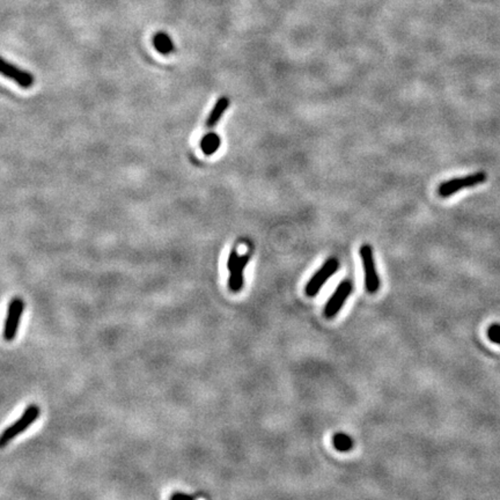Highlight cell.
<instances>
[{"instance_id": "6da1fadb", "label": "cell", "mask_w": 500, "mask_h": 500, "mask_svg": "<svg viewBox=\"0 0 500 500\" xmlns=\"http://www.w3.org/2000/svg\"><path fill=\"white\" fill-rule=\"evenodd\" d=\"M41 415V408L36 404H31L24 410V413L21 415L20 418L10 424V426L6 427L5 430L0 433V449L6 447L10 441L15 439L19 434L22 433L24 431L31 427V424L35 423L38 419V417Z\"/></svg>"}, {"instance_id": "7a4b0ae2", "label": "cell", "mask_w": 500, "mask_h": 500, "mask_svg": "<svg viewBox=\"0 0 500 500\" xmlns=\"http://www.w3.org/2000/svg\"><path fill=\"white\" fill-rule=\"evenodd\" d=\"M488 175L485 172H477V173L469 174L467 176L456 177L451 180L446 181L438 188V194L441 198H448L456 194L458 191L469 189V188L477 187L479 184L484 183Z\"/></svg>"}, {"instance_id": "3957f363", "label": "cell", "mask_w": 500, "mask_h": 500, "mask_svg": "<svg viewBox=\"0 0 500 500\" xmlns=\"http://www.w3.org/2000/svg\"><path fill=\"white\" fill-rule=\"evenodd\" d=\"M248 262H249L248 255L240 256L238 250H231L228 260H227V269L229 271V291L238 293L242 290L243 284H244V269H246Z\"/></svg>"}, {"instance_id": "277c9868", "label": "cell", "mask_w": 500, "mask_h": 500, "mask_svg": "<svg viewBox=\"0 0 500 500\" xmlns=\"http://www.w3.org/2000/svg\"><path fill=\"white\" fill-rule=\"evenodd\" d=\"M24 301L21 298H13L8 303L6 319L3 324V337L6 342H12L17 336L24 315Z\"/></svg>"}, {"instance_id": "5b68a950", "label": "cell", "mask_w": 500, "mask_h": 500, "mask_svg": "<svg viewBox=\"0 0 500 500\" xmlns=\"http://www.w3.org/2000/svg\"><path fill=\"white\" fill-rule=\"evenodd\" d=\"M361 262L364 267L365 272V288L368 293H375L380 288V279H378L376 267H375L374 255L371 246L364 244L359 250Z\"/></svg>"}, {"instance_id": "8992f818", "label": "cell", "mask_w": 500, "mask_h": 500, "mask_svg": "<svg viewBox=\"0 0 500 500\" xmlns=\"http://www.w3.org/2000/svg\"><path fill=\"white\" fill-rule=\"evenodd\" d=\"M338 267H340V263L336 258L331 257L326 260V263L319 267V271L309 279L308 283L306 285V294L308 297H315L321 291L323 285L329 281V278L336 274Z\"/></svg>"}, {"instance_id": "52a82bcc", "label": "cell", "mask_w": 500, "mask_h": 500, "mask_svg": "<svg viewBox=\"0 0 500 500\" xmlns=\"http://www.w3.org/2000/svg\"><path fill=\"white\" fill-rule=\"evenodd\" d=\"M353 290V285L350 281H344L337 286L336 291L333 292L329 301L326 302L324 307V315L328 319H333L340 312V309L343 308L347 298L350 297Z\"/></svg>"}, {"instance_id": "ba28073f", "label": "cell", "mask_w": 500, "mask_h": 500, "mask_svg": "<svg viewBox=\"0 0 500 500\" xmlns=\"http://www.w3.org/2000/svg\"><path fill=\"white\" fill-rule=\"evenodd\" d=\"M0 74L13 80L22 88H29L34 85V76L31 72L21 69L3 57H0Z\"/></svg>"}, {"instance_id": "9c48e42d", "label": "cell", "mask_w": 500, "mask_h": 500, "mask_svg": "<svg viewBox=\"0 0 500 500\" xmlns=\"http://www.w3.org/2000/svg\"><path fill=\"white\" fill-rule=\"evenodd\" d=\"M229 101L227 97H220L215 107L212 109L211 112L208 115V119H206V126L208 128H213L218 123L219 119L222 118V115L225 112L226 109L228 108Z\"/></svg>"}, {"instance_id": "30bf717a", "label": "cell", "mask_w": 500, "mask_h": 500, "mask_svg": "<svg viewBox=\"0 0 500 500\" xmlns=\"http://www.w3.org/2000/svg\"><path fill=\"white\" fill-rule=\"evenodd\" d=\"M153 45L162 55H169L170 52L174 51V43L172 38H169V35L162 33V31L154 35Z\"/></svg>"}, {"instance_id": "8fae6325", "label": "cell", "mask_w": 500, "mask_h": 500, "mask_svg": "<svg viewBox=\"0 0 500 500\" xmlns=\"http://www.w3.org/2000/svg\"><path fill=\"white\" fill-rule=\"evenodd\" d=\"M219 146H220V139L215 133H208L201 139V149L208 156H211L213 153L217 152Z\"/></svg>"}, {"instance_id": "7c38bea8", "label": "cell", "mask_w": 500, "mask_h": 500, "mask_svg": "<svg viewBox=\"0 0 500 500\" xmlns=\"http://www.w3.org/2000/svg\"><path fill=\"white\" fill-rule=\"evenodd\" d=\"M333 446L337 451H347L353 447V441L347 434L337 433L333 439Z\"/></svg>"}, {"instance_id": "4fadbf2b", "label": "cell", "mask_w": 500, "mask_h": 500, "mask_svg": "<svg viewBox=\"0 0 500 500\" xmlns=\"http://www.w3.org/2000/svg\"><path fill=\"white\" fill-rule=\"evenodd\" d=\"M170 499H172V500H192V499H194V497L190 496V494H187V493L176 492V493H174V494H172V496H170Z\"/></svg>"}]
</instances>
